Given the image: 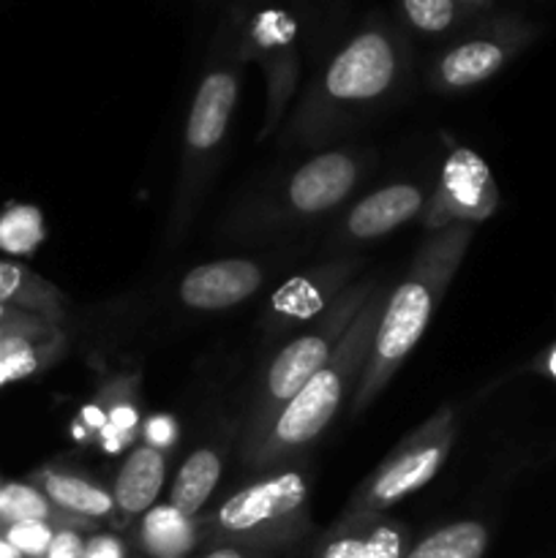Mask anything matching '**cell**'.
Returning <instances> with one entry per match:
<instances>
[{
	"mask_svg": "<svg viewBox=\"0 0 556 558\" xmlns=\"http://www.w3.org/2000/svg\"><path fill=\"white\" fill-rule=\"evenodd\" d=\"M499 207V189L488 163L469 147H452L442 163L439 183L425 202L423 223L428 232L456 227V223L485 221Z\"/></svg>",
	"mask_w": 556,
	"mask_h": 558,
	"instance_id": "obj_8",
	"label": "cell"
},
{
	"mask_svg": "<svg viewBox=\"0 0 556 558\" xmlns=\"http://www.w3.org/2000/svg\"><path fill=\"white\" fill-rule=\"evenodd\" d=\"M387 294H390V289L385 283H376V289L365 300L360 314L354 316V322L349 325L347 336L341 338L333 357L283 407V412L273 423L270 434L256 447L254 456L245 461L251 469L273 472V469L287 466L305 447L314 445L325 434V428L333 423L341 403L358 390V381L363 376L365 363H368L376 325H379L382 311H385Z\"/></svg>",
	"mask_w": 556,
	"mask_h": 558,
	"instance_id": "obj_2",
	"label": "cell"
},
{
	"mask_svg": "<svg viewBox=\"0 0 556 558\" xmlns=\"http://www.w3.org/2000/svg\"><path fill=\"white\" fill-rule=\"evenodd\" d=\"M65 352V336L60 325L41 327V330L20 332L0 347V387L14 381L31 379L49 365L58 363Z\"/></svg>",
	"mask_w": 556,
	"mask_h": 558,
	"instance_id": "obj_20",
	"label": "cell"
},
{
	"mask_svg": "<svg viewBox=\"0 0 556 558\" xmlns=\"http://www.w3.org/2000/svg\"><path fill=\"white\" fill-rule=\"evenodd\" d=\"M85 556V534L80 529H58L52 545L44 558H82Z\"/></svg>",
	"mask_w": 556,
	"mask_h": 558,
	"instance_id": "obj_29",
	"label": "cell"
},
{
	"mask_svg": "<svg viewBox=\"0 0 556 558\" xmlns=\"http://www.w3.org/2000/svg\"><path fill=\"white\" fill-rule=\"evenodd\" d=\"M407 523L390 515L338 518L319 537L311 558H403L412 548Z\"/></svg>",
	"mask_w": 556,
	"mask_h": 558,
	"instance_id": "obj_11",
	"label": "cell"
},
{
	"mask_svg": "<svg viewBox=\"0 0 556 558\" xmlns=\"http://www.w3.org/2000/svg\"><path fill=\"white\" fill-rule=\"evenodd\" d=\"M31 322H38V316L25 314V311H16L11 308V305L0 303V325H31Z\"/></svg>",
	"mask_w": 556,
	"mask_h": 558,
	"instance_id": "obj_32",
	"label": "cell"
},
{
	"mask_svg": "<svg viewBox=\"0 0 556 558\" xmlns=\"http://www.w3.org/2000/svg\"><path fill=\"white\" fill-rule=\"evenodd\" d=\"M140 436L145 439L147 447L164 452L167 456L174 445H178V423H174L172 414H150L147 420H142Z\"/></svg>",
	"mask_w": 556,
	"mask_h": 558,
	"instance_id": "obj_28",
	"label": "cell"
},
{
	"mask_svg": "<svg viewBox=\"0 0 556 558\" xmlns=\"http://www.w3.org/2000/svg\"><path fill=\"white\" fill-rule=\"evenodd\" d=\"M425 191L414 183H392L360 199L338 227V240L368 243L396 232L425 210Z\"/></svg>",
	"mask_w": 556,
	"mask_h": 558,
	"instance_id": "obj_13",
	"label": "cell"
},
{
	"mask_svg": "<svg viewBox=\"0 0 556 558\" xmlns=\"http://www.w3.org/2000/svg\"><path fill=\"white\" fill-rule=\"evenodd\" d=\"M265 281V272L251 259H218L196 265L180 278L178 294L185 308L227 311L245 303Z\"/></svg>",
	"mask_w": 556,
	"mask_h": 558,
	"instance_id": "obj_12",
	"label": "cell"
},
{
	"mask_svg": "<svg viewBox=\"0 0 556 558\" xmlns=\"http://www.w3.org/2000/svg\"><path fill=\"white\" fill-rule=\"evenodd\" d=\"M403 11H407L409 22L425 33L447 31L456 16L452 0H403Z\"/></svg>",
	"mask_w": 556,
	"mask_h": 558,
	"instance_id": "obj_27",
	"label": "cell"
},
{
	"mask_svg": "<svg viewBox=\"0 0 556 558\" xmlns=\"http://www.w3.org/2000/svg\"><path fill=\"white\" fill-rule=\"evenodd\" d=\"M398 74L401 63L390 38L379 31L360 33L330 60L303 101V109L292 120V136L303 145H316L338 134L354 120V112L390 96Z\"/></svg>",
	"mask_w": 556,
	"mask_h": 558,
	"instance_id": "obj_4",
	"label": "cell"
},
{
	"mask_svg": "<svg viewBox=\"0 0 556 558\" xmlns=\"http://www.w3.org/2000/svg\"><path fill=\"white\" fill-rule=\"evenodd\" d=\"M0 303L52 322V325H60L65 316L63 292L20 262L0 259Z\"/></svg>",
	"mask_w": 556,
	"mask_h": 558,
	"instance_id": "obj_19",
	"label": "cell"
},
{
	"mask_svg": "<svg viewBox=\"0 0 556 558\" xmlns=\"http://www.w3.org/2000/svg\"><path fill=\"white\" fill-rule=\"evenodd\" d=\"M491 532L485 523L463 518L445 523L414 543L403 558H483L488 550Z\"/></svg>",
	"mask_w": 556,
	"mask_h": 558,
	"instance_id": "obj_24",
	"label": "cell"
},
{
	"mask_svg": "<svg viewBox=\"0 0 556 558\" xmlns=\"http://www.w3.org/2000/svg\"><path fill=\"white\" fill-rule=\"evenodd\" d=\"M82 558H129V548L118 534L96 532L85 537V556Z\"/></svg>",
	"mask_w": 556,
	"mask_h": 558,
	"instance_id": "obj_30",
	"label": "cell"
},
{
	"mask_svg": "<svg viewBox=\"0 0 556 558\" xmlns=\"http://www.w3.org/2000/svg\"><path fill=\"white\" fill-rule=\"evenodd\" d=\"M507 47L491 38H472L452 47L436 65V87L442 90H467L491 80L505 65Z\"/></svg>",
	"mask_w": 556,
	"mask_h": 558,
	"instance_id": "obj_21",
	"label": "cell"
},
{
	"mask_svg": "<svg viewBox=\"0 0 556 558\" xmlns=\"http://www.w3.org/2000/svg\"><path fill=\"white\" fill-rule=\"evenodd\" d=\"M240 76L232 69H216L202 80L191 101L183 134V161H180L178 202H174V234L194 213L207 172L213 169V156L221 150L229 120L238 107Z\"/></svg>",
	"mask_w": 556,
	"mask_h": 558,
	"instance_id": "obj_7",
	"label": "cell"
},
{
	"mask_svg": "<svg viewBox=\"0 0 556 558\" xmlns=\"http://www.w3.org/2000/svg\"><path fill=\"white\" fill-rule=\"evenodd\" d=\"M9 523H52L58 529H80V532L98 529V523L82 521V518L58 510L33 483H3L0 526H9Z\"/></svg>",
	"mask_w": 556,
	"mask_h": 558,
	"instance_id": "obj_22",
	"label": "cell"
},
{
	"mask_svg": "<svg viewBox=\"0 0 556 558\" xmlns=\"http://www.w3.org/2000/svg\"><path fill=\"white\" fill-rule=\"evenodd\" d=\"M368 161L371 153L363 150H327L300 163L283 183V216L303 221L336 210L363 183Z\"/></svg>",
	"mask_w": 556,
	"mask_h": 558,
	"instance_id": "obj_9",
	"label": "cell"
},
{
	"mask_svg": "<svg viewBox=\"0 0 556 558\" xmlns=\"http://www.w3.org/2000/svg\"><path fill=\"white\" fill-rule=\"evenodd\" d=\"M294 38V22L289 20L283 11H262L254 22V41L259 47L270 49L273 58L267 65V112L265 123H262L259 140H267L273 131L278 129V120H281L283 107L289 104L294 87V69L289 63H283L278 58V49L283 44H289Z\"/></svg>",
	"mask_w": 556,
	"mask_h": 558,
	"instance_id": "obj_16",
	"label": "cell"
},
{
	"mask_svg": "<svg viewBox=\"0 0 556 558\" xmlns=\"http://www.w3.org/2000/svg\"><path fill=\"white\" fill-rule=\"evenodd\" d=\"M0 490H3V485H0Z\"/></svg>",
	"mask_w": 556,
	"mask_h": 558,
	"instance_id": "obj_36",
	"label": "cell"
},
{
	"mask_svg": "<svg viewBox=\"0 0 556 558\" xmlns=\"http://www.w3.org/2000/svg\"><path fill=\"white\" fill-rule=\"evenodd\" d=\"M360 270V262L336 259L327 265L314 267V270L294 276L278 289L270 298L267 308V327L270 332L292 330V327L314 322L316 316L325 314L338 294L352 283L354 272Z\"/></svg>",
	"mask_w": 556,
	"mask_h": 558,
	"instance_id": "obj_10",
	"label": "cell"
},
{
	"mask_svg": "<svg viewBox=\"0 0 556 558\" xmlns=\"http://www.w3.org/2000/svg\"><path fill=\"white\" fill-rule=\"evenodd\" d=\"M309 496V477L300 469H273L202 515L205 543L238 545L273 558L311 532Z\"/></svg>",
	"mask_w": 556,
	"mask_h": 558,
	"instance_id": "obj_3",
	"label": "cell"
},
{
	"mask_svg": "<svg viewBox=\"0 0 556 558\" xmlns=\"http://www.w3.org/2000/svg\"><path fill=\"white\" fill-rule=\"evenodd\" d=\"M136 387H140V376H109L96 392V401L101 403L104 414H107V425L98 434L96 445L107 450L109 456H118L125 447L134 445V439L142 430V414L140 403H136Z\"/></svg>",
	"mask_w": 556,
	"mask_h": 558,
	"instance_id": "obj_18",
	"label": "cell"
},
{
	"mask_svg": "<svg viewBox=\"0 0 556 558\" xmlns=\"http://www.w3.org/2000/svg\"><path fill=\"white\" fill-rule=\"evenodd\" d=\"M31 483L52 501L58 510L69 512V515L82 518V521L90 523H104L114 521V499L112 490L101 488L98 483L87 480L85 474H76L71 469L47 466L36 469L31 474Z\"/></svg>",
	"mask_w": 556,
	"mask_h": 558,
	"instance_id": "obj_15",
	"label": "cell"
},
{
	"mask_svg": "<svg viewBox=\"0 0 556 558\" xmlns=\"http://www.w3.org/2000/svg\"><path fill=\"white\" fill-rule=\"evenodd\" d=\"M200 558H267V556L254 554V550H249V548H238V545L216 543V545H210V548H207Z\"/></svg>",
	"mask_w": 556,
	"mask_h": 558,
	"instance_id": "obj_31",
	"label": "cell"
},
{
	"mask_svg": "<svg viewBox=\"0 0 556 558\" xmlns=\"http://www.w3.org/2000/svg\"><path fill=\"white\" fill-rule=\"evenodd\" d=\"M218 480H221V452L213 450V447L191 452L180 466L178 477H174L172 490H169V505L191 518L202 515V507L213 496Z\"/></svg>",
	"mask_w": 556,
	"mask_h": 558,
	"instance_id": "obj_23",
	"label": "cell"
},
{
	"mask_svg": "<svg viewBox=\"0 0 556 558\" xmlns=\"http://www.w3.org/2000/svg\"><path fill=\"white\" fill-rule=\"evenodd\" d=\"M458 420L456 409L442 407L431 414L425 423L409 430L396 447L385 456V461L360 483L352 499L343 507L341 518H363V515H387L390 507L398 501L418 494L423 485L439 474L456 445Z\"/></svg>",
	"mask_w": 556,
	"mask_h": 558,
	"instance_id": "obj_6",
	"label": "cell"
},
{
	"mask_svg": "<svg viewBox=\"0 0 556 558\" xmlns=\"http://www.w3.org/2000/svg\"><path fill=\"white\" fill-rule=\"evenodd\" d=\"M0 558H25L20 554V550L14 548V545L9 543V539L3 537V534H0Z\"/></svg>",
	"mask_w": 556,
	"mask_h": 558,
	"instance_id": "obj_33",
	"label": "cell"
},
{
	"mask_svg": "<svg viewBox=\"0 0 556 558\" xmlns=\"http://www.w3.org/2000/svg\"><path fill=\"white\" fill-rule=\"evenodd\" d=\"M469 243H472L469 223H456V227L431 232L414 254L403 281L387 294L385 311H382L374 343H371L368 363H365L358 390L352 396L354 417L363 414L382 396V390H387L392 376L414 352L425 327L434 319L442 298L450 289L452 278L467 256Z\"/></svg>",
	"mask_w": 556,
	"mask_h": 558,
	"instance_id": "obj_1",
	"label": "cell"
},
{
	"mask_svg": "<svg viewBox=\"0 0 556 558\" xmlns=\"http://www.w3.org/2000/svg\"><path fill=\"white\" fill-rule=\"evenodd\" d=\"M164 477H167V456L164 452L147 445L131 447L112 488L114 526H129V523L140 521L150 507H156L158 494L164 488Z\"/></svg>",
	"mask_w": 556,
	"mask_h": 558,
	"instance_id": "obj_14",
	"label": "cell"
},
{
	"mask_svg": "<svg viewBox=\"0 0 556 558\" xmlns=\"http://www.w3.org/2000/svg\"><path fill=\"white\" fill-rule=\"evenodd\" d=\"M47 238L44 216L33 205H9L0 213V251L11 256H27Z\"/></svg>",
	"mask_w": 556,
	"mask_h": 558,
	"instance_id": "obj_25",
	"label": "cell"
},
{
	"mask_svg": "<svg viewBox=\"0 0 556 558\" xmlns=\"http://www.w3.org/2000/svg\"><path fill=\"white\" fill-rule=\"evenodd\" d=\"M543 371H545V374L554 376V379H556V347L551 349L548 354H545V360H543Z\"/></svg>",
	"mask_w": 556,
	"mask_h": 558,
	"instance_id": "obj_34",
	"label": "cell"
},
{
	"mask_svg": "<svg viewBox=\"0 0 556 558\" xmlns=\"http://www.w3.org/2000/svg\"><path fill=\"white\" fill-rule=\"evenodd\" d=\"M463 3H480V0H463Z\"/></svg>",
	"mask_w": 556,
	"mask_h": 558,
	"instance_id": "obj_35",
	"label": "cell"
},
{
	"mask_svg": "<svg viewBox=\"0 0 556 558\" xmlns=\"http://www.w3.org/2000/svg\"><path fill=\"white\" fill-rule=\"evenodd\" d=\"M202 543V515H185L169 501L150 507L136 526V545L147 558H189Z\"/></svg>",
	"mask_w": 556,
	"mask_h": 558,
	"instance_id": "obj_17",
	"label": "cell"
},
{
	"mask_svg": "<svg viewBox=\"0 0 556 558\" xmlns=\"http://www.w3.org/2000/svg\"><path fill=\"white\" fill-rule=\"evenodd\" d=\"M376 283L379 281H374V278L349 283V287L338 294L336 303H333L325 314L316 316V319L311 322L309 330L300 332L294 341H289L287 347L270 360L259 387H256L254 403H251L249 409V420H245L243 461H249L256 452V447L265 441V436L270 434L273 423H276L278 414L283 412V407H287V403L303 390L305 381L333 357V352H336V347L341 343V338L347 336L349 325H352L354 316L360 314L365 300L371 298Z\"/></svg>",
	"mask_w": 556,
	"mask_h": 558,
	"instance_id": "obj_5",
	"label": "cell"
},
{
	"mask_svg": "<svg viewBox=\"0 0 556 558\" xmlns=\"http://www.w3.org/2000/svg\"><path fill=\"white\" fill-rule=\"evenodd\" d=\"M58 526L52 523H9L0 526V534L14 545L25 558H44L52 545Z\"/></svg>",
	"mask_w": 556,
	"mask_h": 558,
	"instance_id": "obj_26",
	"label": "cell"
}]
</instances>
